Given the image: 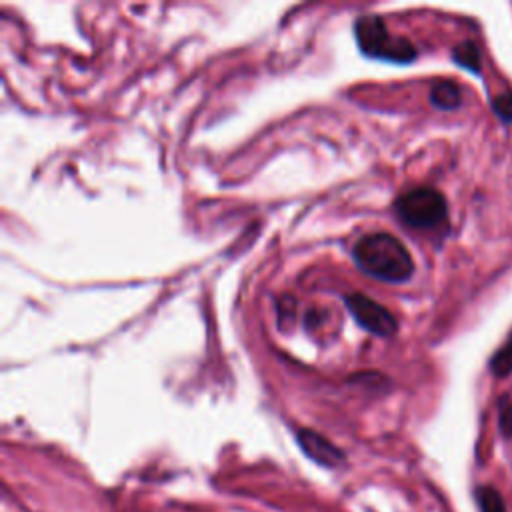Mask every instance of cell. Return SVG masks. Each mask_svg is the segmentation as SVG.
I'll return each instance as SVG.
<instances>
[{
	"label": "cell",
	"mask_w": 512,
	"mask_h": 512,
	"mask_svg": "<svg viewBox=\"0 0 512 512\" xmlns=\"http://www.w3.org/2000/svg\"><path fill=\"white\" fill-rule=\"evenodd\" d=\"M352 258L364 274L382 282L400 284L414 274V260L408 248L390 232L362 236L352 246Z\"/></svg>",
	"instance_id": "cell-1"
},
{
	"label": "cell",
	"mask_w": 512,
	"mask_h": 512,
	"mask_svg": "<svg viewBox=\"0 0 512 512\" xmlns=\"http://www.w3.org/2000/svg\"><path fill=\"white\" fill-rule=\"evenodd\" d=\"M354 38L362 54L384 60V62H394V64H408L416 58V48L414 44L404 38L396 36L388 30L386 22L378 14H362L354 20Z\"/></svg>",
	"instance_id": "cell-2"
},
{
	"label": "cell",
	"mask_w": 512,
	"mask_h": 512,
	"mask_svg": "<svg viewBox=\"0 0 512 512\" xmlns=\"http://www.w3.org/2000/svg\"><path fill=\"white\" fill-rule=\"evenodd\" d=\"M394 212L404 224L420 230H430L446 220L448 204L442 192L428 186H418L406 190L394 200Z\"/></svg>",
	"instance_id": "cell-3"
},
{
	"label": "cell",
	"mask_w": 512,
	"mask_h": 512,
	"mask_svg": "<svg viewBox=\"0 0 512 512\" xmlns=\"http://www.w3.org/2000/svg\"><path fill=\"white\" fill-rule=\"evenodd\" d=\"M344 304L360 328L384 338L396 334L398 324L392 312L382 304H378L376 300L368 298L366 294H360V292L346 294Z\"/></svg>",
	"instance_id": "cell-4"
},
{
	"label": "cell",
	"mask_w": 512,
	"mask_h": 512,
	"mask_svg": "<svg viewBox=\"0 0 512 512\" xmlns=\"http://www.w3.org/2000/svg\"><path fill=\"white\" fill-rule=\"evenodd\" d=\"M296 440H298V446L302 448V452L310 460H314L326 468H334L344 462V452L338 446H334L326 436H322L310 428L298 430Z\"/></svg>",
	"instance_id": "cell-5"
},
{
	"label": "cell",
	"mask_w": 512,
	"mask_h": 512,
	"mask_svg": "<svg viewBox=\"0 0 512 512\" xmlns=\"http://www.w3.org/2000/svg\"><path fill=\"white\" fill-rule=\"evenodd\" d=\"M430 102L440 110H454L462 104V90L454 80H436L430 88Z\"/></svg>",
	"instance_id": "cell-6"
},
{
	"label": "cell",
	"mask_w": 512,
	"mask_h": 512,
	"mask_svg": "<svg viewBox=\"0 0 512 512\" xmlns=\"http://www.w3.org/2000/svg\"><path fill=\"white\" fill-rule=\"evenodd\" d=\"M452 60H454L460 68H464V70H468V72H474V74H480V64H482V60H480V50H478L476 42L464 40V42L456 44L454 50H452Z\"/></svg>",
	"instance_id": "cell-7"
},
{
	"label": "cell",
	"mask_w": 512,
	"mask_h": 512,
	"mask_svg": "<svg viewBox=\"0 0 512 512\" xmlns=\"http://www.w3.org/2000/svg\"><path fill=\"white\" fill-rule=\"evenodd\" d=\"M488 368L494 376H508L512 372V332L508 336V340L492 354Z\"/></svg>",
	"instance_id": "cell-8"
},
{
	"label": "cell",
	"mask_w": 512,
	"mask_h": 512,
	"mask_svg": "<svg viewBox=\"0 0 512 512\" xmlns=\"http://www.w3.org/2000/svg\"><path fill=\"white\" fill-rule=\"evenodd\" d=\"M476 500H478L480 512H506L502 496L492 486H480L476 490Z\"/></svg>",
	"instance_id": "cell-9"
},
{
	"label": "cell",
	"mask_w": 512,
	"mask_h": 512,
	"mask_svg": "<svg viewBox=\"0 0 512 512\" xmlns=\"http://www.w3.org/2000/svg\"><path fill=\"white\" fill-rule=\"evenodd\" d=\"M494 114L506 122V124H512V94L510 92H504V94H498L492 98L490 102Z\"/></svg>",
	"instance_id": "cell-10"
},
{
	"label": "cell",
	"mask_w": 512,
	"mask_h": 512,
	"mask_svg": "<svg viewBox=\"0 0 512 512\" xmlns=\"http://www.w3.org/2000/svg\"><path fill=\"white\" fill-rule=\"evenodd\" d=\"M498 424H500V432L504 436H512V402H504L502 404Z\"/></svg>",
	"instance_id": "cell-11"
},
{
	"label": "cell",
	"mask_w": 512,
	"mask_h": 512,
	"mask_svg": "<svg viewBox=\"0 0 512 512\" xmlns=\"http://www.w3.org/2000/svg\"><path fill=\"white\" fill-rule=\"evenodd\" d=\"M294 308H296L294 298H292V296H286L284 302L278 304V322H280V324H282L284 320L292 322V320H294Z\"/></svg>",
	"instance_id": "cell-12"
}]
</instances>
